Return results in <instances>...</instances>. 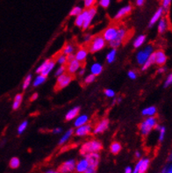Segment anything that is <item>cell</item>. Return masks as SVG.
Returning a JSON list of instances; mask_svg holds the SVG:
<instances>
[{
    "mask_svg": "<svg viewBox=\"0 0 172 173\" xmlns=\"http://www.w3.org/2000/svg\"><path fill=\"white\" fill-rule=\"evenodd\" d=\"M102 148L103 144L100 141L92 139L83 143L79 149V153L82 157H85L86 155L90 153H99V151L102 150Z\"/></svg>",
    "mask_w": 172,
    "mask_h": 173,
    "instance_id": "cell-1",
    "label": "cell"
},
{
    "mask_svg": "<svg viewBox=\"0 0 172 173\" xmlns=\"http://www.w3.org/2000/svg\"><path fill=\"white\" fill-rule=\"evenodd\" d=\"M157 124V119L155 116L146 117V119H144L139 126L140 134L142 136H147L153 129H155Z\"/></svg>",
    "mask_w": 172,
    "mask_h": 173,
    "instance_id": "cell-2",
    "label": "cell"
},
{
    "mask_svg": "<svg viewBox=\"0 0 172 173\" xmlns=\"http://www.w3.org/2000/svg\"><path fill=\"white\" fill-rule=\"evenodd\" d=\"M106 41L103 38V36L101 34H98L96 36H93L92 40L90 41L88 46V50L89 52L94 54V53H98L99 51L103 50L106 46Z\"/></svg>",
    "mask_w": 172,
    "mask_h": 173,
    "instance_id": "cell-3",
    "label": "cell"
},
{
    "mask_svg": "<svg viewBox=\"0 0 172 173\" xmlns=\"http://www.w3.org/2000/svg\"><path fill=\"white\" fill-rule=\"evenodd\" d=\"M155 52V49H154V47L153 45L151 44H148L146 47H144L142 49H140L139 52H137L136 56H135V60H136V63L142 66L145 62L147 61L148 57Z\"/></svg>",
    "mask_w": 172,
    "mask_h": 173,
    "instance_id": "cell-4",
    "label": "cell"
},
{
    "mask_svg": "<svg viewBox=\"0 0 172 173\" xmlns=\"http://www.w3.org/2000/svg\"><path fill=\"white\" fill-rule=\"evenodd\" d=\"M126 36H127V30L124 27H120L118 30L116 37L113 41L109 42V45L112 47V49H117L122 44L123 41L126 40Z\"/></svg>",
    "mask_w": 172,
    "mask_h": 173,
    "instance_id": "cell-5",
    "label": "cell"
},
{
    "mask_svg": "<svg viewBox=\"0 0 172 173\" xmlns=\"http://www.w3.org/2000/svg\"><path fill=\"white\" fill-rule=\"evenodd\" d=\"M73 80V76L72 75L65 74L57 76V80H56V91H60L62 89H64L67 87L70 83Z\"/></svg>",
    "mask_w": 172,
    "mask_h": 173,
    "instance_id": "cell-6",
    "label": "cell"
},
{
    "mask_svg": "<svg viewBox=\"0 0 172 173\" xmlns=\"http://www.w3.org/2000/svg\"><path fill=\"white\" fill-rule=\"evenodd\" d=\"M150 166V159L147 157L140 158L133 168V173H146Z\"/></svg>",
    "mask_w": 172,
    "mask_h": 173,
    "instance_id": "cell-7",
    "label": "cell"
},
{
    "mask_svg": "<svg viewBox=\"0 0 172 173\" xmlns=\"http://www.w3.org/2000/svg\"><path fill=\"white\" fill-rule=\"evenodd\" d=\"M76 161L75 159H68L59 166L58 171L60 173H72L75 171Z\"/></svg>",
    "mask_w": 172,
    "mask_h": 173,
    "instance_id": "cell-8",
    "label": "cell"
},
{
    "mask_svg": "<svg viewBox=\"0 0 172 173\" xmlns=\"http://www.w3.org/2000/svg\"><path fill=\"white\" fill-rule=\"evenodd\" d=\"M118 30H119L118 26H116V25H110V26L106 27L103 31V33H102L101 35L103 36V38L106 40V42H110V41H113L116 37V35L118 33Z\"/></svg>",
    "mask_w": 172,
    "mask_h": 173,
    "instance_id": "cell-9",
    "label": "cell"
},
{
    "mask_svg": "<svg viewBox=\"0 0 172 173\" xmlns=\"http://www.w3.org/2000/svg\"><path fill=\"white\" fill-rule=\"evenodd\" d=\"M92 129H93L92 126L90 124L87 123L85 125H83L81 127H76V129L74 130V134L76 137H85L92 132Z\"/></svg>",
    "mask_w": 172,
    "mask_h": 173,
    "instance_id": "cell-10",
    "label": "cell"
},
{
    "mask_svg": "<svg viewBox=\"0 0 172 173\" xmlns=\"http://www.w3.org/2000/svg\"><path fill=\"white\" fill-rule=\"evenodd\" d=\"M87 10H88V13H87V16L85 18V20H84L83 25L82 26V29L84 31H86L90 27L94 17L97 14V8L95 6H93L90 9H87Z\"/></svg>",
    "mask_w": 172,
    "mask_h": 173,
    "instance_id": "cell-11",
    "label": "cell"
},
{
    "mask_svg": "<svg viewBox=\"0 0 172 173\" xmlns=\"http://www.w3.org/2000/svg\"><path fill=\"white\" fill-rule=\"evenodd\" d=\"M109 120L108 119H103L98 122L95 127L92 129V132L94 134H101L105 133L109 128Z\"/></svg>",
    "mask_w": 172,
    "mask_h": 173,
    "instance_id": "cell-12",
    "label": "cell"
},
{
    "mask_svg": "<svg viewBox=\"0 0 172 173\" xmlns=\"http://www.w3.org/2000/svg\"><path fill=\"white\" fill-rule=\"evenodd\" d=\"M65 66L66 72H67L68 74L72 75V76H73V75H75L76 73H77V71L79 70V69L82 67V63L74 59L73 61L69 62Z\"/></svg>",
    "mask_w": 172,
    "mask_h": 173,
    "instance_id": "cell-13",
    "label": "cell"
},
{
    "mask_svg": "<svg viewBox=\"0 0 172 173\" xmlns=\"http://www.w3.org/2000/svg\"><path fill=\"white\" fill-rule=\"evenodd\" d=\"M154 55H155V64L158 66H164L168 59L164 50H156L154 52Z\"/></svg>",
    "mask_w": 172,
    "mask_h": 173,
    "instance_id": "cell-14",
    "label": "cell"
},
{
    "mask_svg": "<svg viewBox=\"0 0 172 173\" xmlns=\"http://www.w3.org/2000/svg\"><path fill=\"white\" fill-rule=\"evenodd\" d=\"M88 55H89V50L86 48H80L76 50L74 56H75V60L78 61L79 63H84L86 61V59L88 57Z\"/></svg>",
    "mask_w": 172,
    "mask_h": 173,
    "instance_id": "cell-15",
    "label": "cell"
},
{
    "mask_svg": "<svg viewBox=\"0 0 172 173\" xmlns=\"http://www.w3.org/2000/svg\"><path fill=\"white\" fill-rule=\"evenodd\" d=\"M89 168V163L85 157H83L76 163L75 171L76 173H83Z\"/></svg>",
    "mask_w": 172,
    "mask_h": 173,
    "instance_id": "cell-16",
    "label": "cell"
},
{
    "mask_svg": "<svg viewBox=\"0 0 172 173\" xmlns=\"http://www.w3.org/2000/svg\"><path fill=\"white\" fill-rule=\"evenodd\" d=\"M90 167L98 168V165L100 163V155L99 153H90L85 156Z\"/></svg>",
    "mask_w": 172,
    "mask_h": 173,
    "instance_id": "cell-17",
    "label": "cell"
},
{
    "mask_svg": "<svg viewBox=\"0 0 172 173\" xmlns=\"http://www.w3.org/2000/svg\"><path fill=\"white\" fill-rule=\"evenodd\" d=\"M132 9H133V7L130 5H125V6L121 7L116 12V14L114 15V19L115 20H120L126 16H127L132 12Z\"/></svg>",
    "mask_w": 172,
    "mask_h": 173,
    "instance_id": "cell-18",
    "label": "cell"
},
{
    "mask_svg": "<svg viewBox=\"0 0 172 173\" xmlns=\"http://www.w3.org/2000/svg\"><path fill=\"white\" fill-rule=\"evenodd\" d=\"M164 10L162 7L158 8L156 11V12L153 14V16L151 17L150 20H149V23H148V26L149 27H152L153 25H155L160 20L161 18H163V15H164Z\"/></svg>",
    "mask_w": 172,
    "mask_h": 173,
    "instance_id": "cell-19",
    "label": "cell"
},
{
    "mask_svg": "<svg viewBox=\"0 0 172 173\" xmlns=\"http://www.w3.org/2000/svg\"><path fill=\"white\" fill-rule=\"evenodd\" d=\"M80 114V107H75L73 108H71L70 110H69L65 114V120L67 121H71L74 120L77 115H79Z\"/></svg>",
    "mask_w": 172,
    "mask_h": 173,
    "instance_id": "cell-20",
    "label": "cell"
},
{
    "mask_svg": "<svg viewBox=\"0 0 172 173\" xmlns=\"http://www.w3.org/2000/svg\"><path fill=\"white\" fill-rule=\"evenodd\" d=\"M89 122V116L87 114H79L74 120V127H78Z\"/></svg>",
    "mask_w": 172,
    "mask_h": 173,
    "instance_id": "cell-21",
    "label": "cell"
},
{
    "mask_svg": "<svg viewBox=\"0 0 172 173\" xmlns=\"http://www.w3.org/2000/svg\"><path fill=\"white\" fill-rule=\"evenodd\" d=\"M104 70V66L100 63H93L91 65H90V74L94 75L95 76H98L99 75L101 74Z\"/></svg>",
    "mask_w": 172,
    "mask_h": 173,
    "instance_id": "cell-22",
    "label": "cell"
},
{
    "mask_svg": "<svg viewBox=\"0 0 172 173\" xmlns=\"http://www.w3.org/2000/svg\"><path fill=\"white\" fill-rule=\"evenodd\" d=\"M74 134V129L73 128H69V129H68L67 131H66L63 134H62V136L60 138V140H59V142H58V145H60V146H62V145H65L66 143L69 141V140L73 136Z\"/></svg>",
    "mask_w": 172,
    "mask_h": 173,
    "instance_id": "cell-23",
    "label": "cell"
},
{
    "mask_svg": "<svg viewBox=\"0 0 172 173\" xmlns=\"http://www.w3.org/2000/svg\"><path fill=\"white\" fill-rule=\"evenodd\" d=\"M87 13H88V10L85 9V10L83 11L78 16L76 17V19H75V25H76V26H77L79 28H82L83 22L85 20V18L87 16Z\"/></svg>",
    "mask_w": 172,
    "mask_h": 173,
    "instance_id": "cell-24",
    "label": "cell"
},
{
    "mask_svg": "<svg viewBox=\"0 0 172 173\" xmlns=\"http://www.w3.org/2000/svg\"><path fill=\"white\" fill-rule=\"evenodd\" d=\"M157 113V108L155 106H149L145 107L141 111V114L145 117H152L155 116Z\"/></svg>",
    "mask_w": 172,
    "mask_h": 173,
    "instance_id": "cell-25",
    "label": "cell"
},
{
    "mask_svg": "<svg viewBox=\"0 0 172 173\" xmlns=\"http://www.w3.org/2000/svg\"><path fill=\"white\" fill-rule=\"evenodd\" d=\"M157 31L160 34H163L166 32L167 28H168V21L166 19V18H161L160 20L157 22Z\"/></svg>",
    "mask_w": 172,
    "mask_h": 173,
    "instance_id": "cell-26",
    "label": "cell"
},
{
    "mask_svg": "<svg viewBox=\"0 0 172 173\" xmlns=\"http://www.w3.org/2000/svg\"><path fill=\"white\" fill-rule=\"evenodd\" d=\"M145 41H146V35L140 34L134 39V41L133 42V46L134 49H140V47H142V45H144Z\"/></svg>",
    "mask_w": 172,
    "mask_h": 173,
    "instance_id": "cell-27",
    "label": "cell"
},
{
    "mask_svg": "<svg viewBox=\"0 0 172 173\" xmlns=\"http://www.w3.org/2000/svg\"><path fill=\"white\" fill-rule=\"evenodd\" d=\"M55 62L56 63L59 64V66H65L66 64L68 63V60H67V56H65L64 54H62V52L57 54L55 56Z\"/></svg>",
    "mask_w": 172,
    "mask_h": 173,
    "instance_id": "cell-28",
    "label": "cell"
},
{
    "mask_svg": "<svg viewBox=\"0 0 172 173\" xmlns=\"http://www.w3.org/2000/svg\"><path fill=\"white\" fill-rule=\"evenodd\" d=\"M46 80H47V76H45L41 74H38L36 76V77L33 80L32 85L34 88H37V87L41 86V84H43L44 83L46 82Z\"/></svg>",
    "mask_w": 172,
    "mask_h": 173,
    "instance_id": "cell-29",
    "label": "cell"
},
{
    "mask_svg": "<svg viewBox=\"0 0 172 173\" xmlns=\"http://www.w3.org/2000/svg\"><path fill=\"white\" fill-rule=\"evenodd\" d=\"M122 150V145L119 141H113L110 145V152L113 155H118Z\"/></svg>",
    "mask_w": 172,
    "mask_h": 173,
    "instance_id": "cell-30",
    "label": "cell"
},
{
    "mask_svg": "<svg viewBox=\"0 0 172 173\" xmlns=\"http://www.w3.org/2000/svg\"><path fill=\"white\" fill-rule=\"evenodd\" d=\"M22 101H23V94L22 93H18L16 94V96L14 97V99H13V102H12V109L13 110H18L20 106H21V104H22Z\"/></svg>",
    "mask_w": 172,
    "mask_h": 173,
    "instance_id": "cell-31",
    "label": "cell"
},
{
    "mask_svg": "<svg viewBox=\"0 0 172 173\" xmlns=\"http://www.w3.org/2000/svg\"><path fill=\"white\" fill-rule=\"evenodd\" d=\"M56 62H55V60L54 59H50L49 62V63H48V65L46 67V69L43 70V72L41 73V75H43V76H48L53 70H54V69H55V67H56Z\"/></svg>",
    "mask_w": 172,
    "mask_h": 173,
    "instance_id": "cell-32",
    "label": "cell"
},
{
    "mask_svg": "<svg viewBox=\"0 0 172 173\" xmlns=\"http://www.w3.org/2000/svg\"><path fill=\"white\" fill-rule=\"evenodd\" d=\"M155 129H156L159 132V136H158V141L159 142H163L165 138V134H166V127L164 126L159 125L157 124L155 127Z\"/></svg>",
    "mask_w": 172,
    "mask_h": 173,
    "instance_id": "cell-33",
    "label": "cell"
},
{
    "mask_svg": "<svg viewBox=\"0 0 172 173\" xmlns=\"http://www.w3.org/2000/svg\"><path fill=\"white\" fill-rule=\"evenodd\" d=\"M76 47L75 45L72 44V43H68L66 44L65 46L63 47V49L62 50V53L64 54L65 56H69V55H72V54H75L76 52Z\"/></svg>",
    "mask_w": 172,
    "mask_h": 173,
    "instance_id": "cell-34",
    "label": "cell"
},
{
    "mask_svg": "<svg viewBox=\"0 0 172 173\" xmlns=\"http://www.w3.org/2000/svg\"><path fill=\"white\" fill-rule=\"evenodd\" d=\"M153 64H155V55H154V53L148 57V59L145 62V63L141 66V71H146Z\"/></svg>",
    "mask_w": 172,
    "mask_h": 173,
    "instance_id": "cell-35",
    "label": "cell"
},
{
    "mask_svg": "<svg viewBox=\"0 0 172 173\" xmlns=\"http://www.w3.org/2000/svg\"><path fill=\"white\" fill-rule=\"evenodd\" d=\"M116 57H117V49H112L106 55L107 63L112 64L113 63H114Z\"/></svg>",
    "mask_w": 172,
    "mask_h": 173,
    "instance_id": "cell-36",
    "label": "cell"
},
{
    "mask_svg": "<svg viewBox=\"0 0 172 173\" xmlns=\"http://www.w3.org/2000/svg\"><path fill=\"white\" fill-rule=\"evenodd\" d=\"M32 82H33V76L31 74L27 75V76L25 77L23 83H22V88H23V90H26V89L32 84Z\"/></svg>",
    "mask_w": 172,
    "mask_h": 173,
    "instance_id": "cell-37",
    "label": "cell"
},
{
    "mask_svg": "<svg viewBox=\"0 0 172 173\" xmlns=\"http://www.w3.org/2000/svg\"><path fill=\"white\" fill-rule=\"evenodd\" d=\"M9 166L12 169H18L20 166V160L16 157H12L9 162Z\"/></svg>",
    "mask_w": 172,
    "mask_h": 173,
    "instance_id": "cell-38",
    "label": "cell"
},
{
    "mask_svg": "<svg viewBox=\"0 0 172 173\" xmlns=\"http://www.w3.org/2000/svg\"><path fill=\"white\" fill-rule=\"evenodd\" d=\"M83 11V9L81 6H79V5H76V6H74L73 8L70 10V12H69V16L70 17L78 16V15L82 12Z\"/></svg>",
    "mask_w": 172,
    "mask_h": 173,
    "instance_id": "cell-39",
    "label": "cell"
},
{
    "mask_svg": "<svg viewBox=\"0 0 172 173\" xmlns=\"http://www.w3.org/2000/svg\"><path fill=\"white\" fill-rule=\"evenodd\" d=\"M49 60L50 59H47V60H45V61H43L42 63H41V64L39 65V66L37 67V69H36V70H35V72L37 73V74H41L42 72H43V70L46 69V67L48 65V63H49Z\"/></svg>",
    "mask_w": 172,
    "mask_h": 173,
    "instance_id": "cell-40",
    "label": "cell"
},
{
    "mask_svg": "<svg viewBox=\"0 0 172 173\" xmlns=\"http://www.w3.org/2000/svg\"><path fill=\"white\" fill-rule=\"evenodd\" d=\"M27 127H28V122L26 120H24L23 122H21L19 125L18 129H17L18 134H22L25 131V129L27 128Z\"/></svg>",
    "mask_w": 172,
    "mask_h": 173,
    "instance_id": "cell-41",
    "label": "cell"
},
{
    "mask_svg": "<svg viewBox=\"0 0 172 173\" xmlns=\"http://www.w3.org/2000/svg\"><path fill=\"white\" fill-rule=\"evenodd\" d=\"M95 80H96V76H95L94 75L89 74L84 76L83 83H84L85 84H90V83H92L94 82Z\"/></svg>",
    "mask_w": 172,
    "mask_h": 173,
    "instance_id": "cell-42",
    "label": "cell"
},
{
    "mask_svg": "<svg viewBox=\"0 0 172 173\" xmlns=\"http://www.w3.org/2000/svg\"><path fill=\"white\" fill-rule=\"evenodd\" d=\"M104 93H105L106 97L109 98V99H113V98H115V96H116V92H115V91H113V89H110V88H108V89H106V90H105V91H104Z\"/></svg>",
    "mask_w": 172,
    "mask_h": 173,
    "instance_id": "cell-43",
    "label": "cell"
},
{
    "mask_svg": "<svg viewBox=\"0 0 172 173\" xmlns=\"http://www.w3.org/2000/svg\"><path fill=\"white\" fill-rule=\"evenodd\" d=\"M66 72V66H58V68L56 70V72H55V76L57 77L59 76L62 74H65Z\"/></svg>",
    "mask_w": 172,
    "mask_h": 173,
    "instance_id": "cell-44",
    "label": "cell"
},
{
    "mask_svg": "<svg viewBox=\"0 0 172 173\" xmlns=\"http://www.w3.org/2000/svg\"><path fill=\"white\" fill-rule=\"evenodd\" d=\"M110 4H111V0H98V5L102 8H108Z\"/></svg>",
    "mask_w": 172,
    "mask_h": 173,
    "instance_id": "cell-45",
    "label": "cell"
},
{
    "mask_svg": "<svg viewBox=\"0 0 172 173\" xmlns=\"http://www.w3.org/2000/svg\"><path fill=\"white\" fill-rule=\"evenodd\" d=\"M83 2H84V7H85V9L91 8L96 4V0H85Z\"/></svg>",
    "mask_w": 172,
    "mask_h": 173,
    "instance_id": "cell-46",
    "label": "cell"
},
{
    "mask_svg": "<svg viewBox=\"0 0 172 173\" xmlns=\"http://www.w3.org/2000/svg\"><path fill=\"white\" fill-rule=\"evenodd\" d=\"M172 84V73L168 75V76H167V78H166V80H165V82H164V88H167V87H169V86H170Z\"/></svg>",
    "mask_w": 172,
    "mask_h": 173,
    "instance_id": "cell-47",
    "label": "cell"
},
{
    "mask_svg": "<svg viewBox=\"0 0 172 173\" xmlns=\"http://www.w3.org/2000/svg\"><path fill=\"white\" fill-rule=\"evenodd\" d=\"M172 0H163L162 2V8L164 9V11H168V9L170 8V4H171Z\"/></svg>",
    "mask_w": 172,
    "mask_h": 173,
    "instance_id": "cell-48",
    "label": "cell"
},
{
    "mask_svg": "<svg viewBox=\"0 0 172 173\" xmlns=\"http://www.w3.org/2000/svg\"><path fill=\"white\" fill-rule=\"evenodd\" d=\"M127 76L131 79V80H135L137 78V72L135 70H128L127 72Z\"/></svg>",
    "mask_w": 172,
    "mask_h": 173,
    "instance_id": "cell-49",
    "label": "cell"
},
{
    "mask_svg": "<svg viewBox=\"0 0 172 173\" xmlns=\"http://www.w3.org/2000/svg\"><path fill=\"white\" fill-rule=\"evenodd\" d=\"M161 173H172V163L164 166Z\"/></svg>",
    "mask_w": 172,
    "mask_h": 173,
    "instance_id": "cell-50",
    "label": "cell"
},
{
    "mask_svg": "<svg viewBox=\"0 0 172 173\" xmlns=\"http://www.w3.org/2000/svg\"><path fill=\"white\" fill-rule=\"evenodd\" d=\"M92 38H93V36L90 34V33H86V34H84L83 35V41L85 42V43H90V41L92 40Z\"/></svg>",
    "mask_w": 172,
    "mask_h": 173,
    "instance_id": "cell-51",
    "label": "cell"
},
{
    "mask_svg": "<svg viewBox=\"0 0 172 173\" xmlns=\"http://www.w3.org/2000/svg\"><path fill=\"white\" fill-rule=\"evenodd\" d=\"M166 70H167V68L164 66H159L158 68V70H157V73L158 74H164L166 72Z\"/></svg>",
    "mask_w": 172,
    "mask_h": 173,
    "instance_id": "cell-52",
    "label": "cell"
},
{
    "mask_svg": "<svg viewBox=\"0 0 172 173\" xmlns=\"http://www.w3.org/2000/svg\"><path fill=\"white\" fill-rule=\"evenodd\" d=\"M83 173H97V168H93V167L89 166V168Z\"/></svg>",
    "mask_w": 172,
    "mask_h": 173,
    "instance_id": "cell-53",
    "label": "cell"
},
{
    "mask_svg": "<svg viewBox=\"0 0 172 173\" xmlns=\"http://www.w3.org/2000/svg\"><path fill=\"white\" fill-rule=\"evenodd\" d=\"M38 98H39V94H38L37 92H34V93L32 94V96L30 97V101H31V102H33V101H35Z\"/></svg>",
    "mask_w": 172,
    "mask_h": 173,
    "instance_id": "cell-54",
    "label": "cell"
},
{
    "mask_svg": "<svg viewBox=\"0 0 172 173\" xmlns=\"http://www.w3.org/2000/svg\"><path fill=\"white\" fill-rule=\"evenodd\" d=\"M62 131V129L61 128V127H56V128H54L53 130H52V133L54 134H61Z\"/></svg>",
    "mask_w": 172,
    "mask_h": 173,
    "instance_id": "cell-55",
    "label": "cell"
},
{
    "mask_svg": "<svg viewBox=\"0 0 172 173\" xmlns=\"http://www.w3.org/2000/svg\"><path fill=\"white\" fill-rule=\"evenodd\" d=\"M77 73H78V75L79 76H83L84 75V73H85V68L83 66H82L80 69H79V70L77 71Z\"/></svg>",
    "mask_w": 172,
    "mask_h": 173,
    "instance_id": "cell-56",
    "label": "cell"
},
{
    "mask_svg": "<svg viewBox=\"0 0 172 173\" xmlns=\"http://www.w3.org/2000/svg\"><path fill=\"white\" fill-rule=\"evenodd\" d=\"M134 157L136 159H140L141 158V152L139 151V150H137V151H135V153H134Z\"/></svg>",
    "mask_w": 172,
    "mask_h": 173,
    "instance_id": "cell-57",
    "label": "cell"
},
{
    "mask_svg": "<svg viewBox=\"0 0 172 173\" xmlns=\"http://www.w3.org/2000/svg\"><path fill=\"white\" fill-rule=\"evenodd\" d=\"M137 6H142L145 3V0H135Z\"/></svg>",
    "mask_w": 172,
    "mask_h": 173,
    "instance_id": "cell-58",
    "label": "cell"
},
{
    "mask_svg": "<svg viewBox=\"0 0 172 173\" xmlns=\"http://www.w3.org/2000/svg\"><path fill=\"white\" fill-rule=\"evenodd\" d=\"M124 173H133V168H132L131 166L126 167V169L124 171Z\"/></svg>",
    "mask_w": 172,
    "mask_h": 173,
    "instance_id": "cell-59",
    "label": "cell"
},
{
    "mask_svg": "<svg viewBox=\"0 0 172 173\" xmlns=\"http://www.w3.org/2000/svg\"><path fill=\"white\" fill-rule=\"evenodd\" d=\"M74 59H75V56H74V54L67 56V60H68V63H69V62H71V61H73Z\"/></svg>",
    "mask_w": 172,
    "mask_h": 173,
    "instance_id": "cell-60",
    "label": "cell"
},
{
    "mask_svg": "<svg viewBox=\"0 0 172 173\" xmlns=\"http://www.w3.org/2000/svg\"><path fill=\"white\" fill-rule=\"evenodd\" d=\"M45 173H60L58 171H56V170H53V169H50V170H48L46 171Z\"/></svg>",
    "mask_w": 172,
    "mask_h": 173,
    "instance_id": "cell-61",
    "label": "cell"
},
{
    "mask_svg": "<svg viewBox=\"0 0 172 173\" xmlns=\"http://www.w3.org/2000/svg\"><path fill=\"white\" fill-rule=\"evenodd\" d=\"M168 160H169L170 163H172V151L170 153V155H169V158H168Z\"/></svg>",
    "mask_w": 172,
    "mask_h": 173,
    "instance_id": "cell-62",
    "label": "cell"
},
{
    "mask_svg": "<svg viewBox=\"0 0 172 173\" xmlns=\"http://www.w3.org/2000/svg\"><path fill=\"white\" fill-rule=\"evenodd\" d=\"M159 1H163V0H159Z\"/></svg>",
    "mask_w": 172,
    "mask_h": 173,
    "instance_id": "cell-63",
    "label": "cell"
},
{
    "mask_svg": "<svg viewBox=\"0 0 172 173\" xmlns=\"http://www.w3.org/2000/svg\"><path fill=\"white\" fill-rule=\"evenodd\" d=\"M82 1H85V0H82Z\"/></svg>",
    "mask_w": 172,
    "mask_h": 173,
    "instance_id": "cell-64",
    "label": "cell"
}]
</instances>
